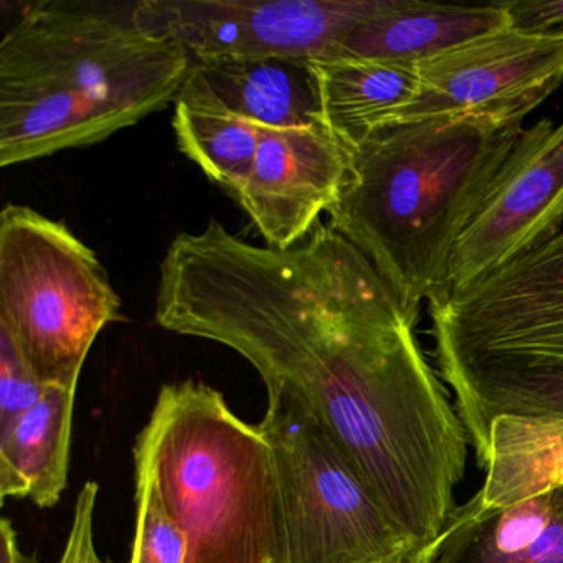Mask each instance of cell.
Segmentation results:
<instances>
[{
	"mask_svg": "<svg viewBox=\"0 0 563 563\" xmlns=\"http://www.w3.org/2000/svg\"><path fill=\"white\" fill-rule=\"evenodd\" d=\"M154 316L242 355L331 433L417 552L437 540L457 507L466 428L421 352L420 316L329 223L288 250L216 219L179 233Z\"/></svg>",
	"mask_w": 563,
	"mask_h": 563,
	"instance_id": "obj_1",
	"label": "cell"
},
{
	"mask_svg": "<svg viewBox=\"0 0 563 563\" xmlns=\"http://www.w3.org/2000/svg\"><path fill=\"white\" fill-rule=\"evenodd\" d=\"M428 302L477 466L563 476V230Z\"/></svg>",
	"mask_w": 563,
	"mask_h": 563,
	"instance_id": "obj_2",
	"label": "cell"
},
{
	"mask_svg": "<svg viewBox=\"0 0 563 563\" xmlns=\"http://www.w3.org/2000/svg\"><path fill=\"white\" fill-rule=\"evenodd\" d=\"M136 4L25 5L0 42V166L93 146L176 103L192 62Z\"/></svg>",
	"mask_w": 563,
	"mask_h": 563,
	"instance_id": "obj_3",
	"label": "cell"
},
{
	"mask_svg": "<svg viewBox=\"0 0 563 563\" xmlns=\"http://www.w3.org/2000/svg\"><path fill=\"white\" fill-rule=\"evenodd\" d=\"M522 131L448 118L382 128L352 147L329 225L420 316Z\"/></svg>",
	"mask_w": 563,
	"mask_h": 563,
	"instance_id": "obj_4",
	"label": "cell"
},
{
	"mask_svg": "<svg viewBox=\"0 0 563 563\" xmlns=\"http://www.w3.org/2000/svg\"><path fill=\"white\" fill-rule=\"evenodd\" d=\"M134 461L189 539L190 563H273L272 450L219 390L197 380L164 385Z\"/></svg>",
	"mask_w": 563,
	"mask_h": 563,
	"instance_id": "obj_5",
	"label": "cell"
},
{
	"mask_svg": "<svg viewBox=\"0 0 563 563\" xmlns=\"http://www.w3.org/2000/svg\"><path fill=\"white\" fill-rule=\"evenodd\" d=\"M121 319V298L87 243L32 207L2 209L0 329L45 385L78 387L98 335Z\"/></svg>",
	"mask_w": 563,
	"mask_h": 563,
	"instance_id": "obj_6",
	"label": "cell"
},
{
	"mask_svg": "<svg viewBox=\"0 0 563 563\" xmlns=\"http://www.w3.org/2000/svg\"><path fill=\"white\" fill-rule=\"evenodd\" d=\"M258 424L276 481L273 563H382L415 550L328 430L285 391Z\"/></svg>",
	"mask_w": 563,
	"mask_h": 563,
	"instance_id": "obj_7",
	"label": "cell"
},
{
	"mask_svg": "<svg viewBox=\"0 0 563 563\" xmlns=\"http://www.w3.org/2000/svg\"><path fill=\"white\" fill-rule=\"evenodd\" d=\"M405 0H141L143 27L179 45L194 64L321 60Z\"/></svg>",
	"mask_w": 563,
	"mask_h": 563,
	"instance_id": "obj_8",
	"label": "cell"
},
{
	"mask_svg": "<svg viewBox=\"0 0 563 563\" xmlns=\"http://www.w3.org/2000/svg\"><path fill=\"white\" fill-rule=\"evenodd\" d=\"M417 71V95L391 124L448 118L522 128L523 118L562 85L563 34L503 29L418 62Z\"/></svg>",
	"mask_w": 563,
	"mask_h": 563,
	"instance_id": "obj_9",
	"label": "cell"
},
{
	"mask_svg": "<svg viewBox=\"0 0 563 563\" xmlns=\"http://www.w3.org/2000/svg\"><path fill=\"white\" fill-rule=\"evenodd\" d=\"M563 124L522 131L451 253L440 292L530 252L563 230ZM434 295V296H437Z\"/></svg>",
	"mask_w": 563,
	"mask_h": 563,
	"instance_id": "obj_10",
	"label": "cell"
},
{
	"mask_svg": "<svg viewBox=\"0 0 563 563\" xmlns=\"http://www.w3.org/2000/svg\"><path fill=\"white\" fill-rule=\"evenodd\" d=\"M349 164L351 150L328 126H260L255 164L236 202L268 249H291L334 206Z\"/></svg>",
	"mask_w": 563,
	"mask_h": 563,
	"instance_id": "obj_11",
	"label": "cell"
},
{
	"mask_svg": "<svg viewBox=\"0 0 563 563\" xmlns=\"http://www.w3.org/2000/svg\"><path fill=\"white\" fill-rule=\"evenodd\" d=\"M420 556V563H563L562 489L503 503H484L477 493Z\"/></svg>",
	"mask_w": 563,
	"mask_h": 563,
	"instance_id": "obj_12",
	"label": "cell"
},
{
	"mask_svg": "<svg viewBox=\"0 0 563 563\" xmlns=\"http://www.w3.org/2000/svg\"><path fill=\"white\" fill-rule=\"evenodd\" d=\"M176 101L273 130L328 126L311 60L194 64Z\"/></svg>",
	"mask_w": 563,
	"mask_h": 563,
	"instance_id": "obj_13",
	"label": "cell"
},
{
	"mask_svg": "<svg viewBox=\"0 0 563 563\" xmlns=\"http://www.w3.org/2000/svg\"><path fill=\"white\" fill-rule=\"evenodd\" d=\"M78 387L48 385L37 405L0 433V496L57 506L68 486Z\"/></svg>",
	"mask_w": 563,
	"mask_h": 563,
	"instance_id": "obj_14",
	"label": "cell"
},
{
	"mask_svg": "<svg viewBox=\"0 0 563 563\" xmlns=\"http://www.w3.org/2000/svg\"><path fill=\"white\" fill-rule=\"evenodd\" d=\"M507 27L509 14L500 4L461 8L405 0L397 11L358 25L345 38L338 57L418 64Z\"/></svg>",
	"mask_w": 563,
	"mask_h": 563,
	"instance_id": "obj_15",
	"label": "cell"
},
{
	"mask_svg": "<svg viewBox=\"0 0 563 563\" xmlns=\"http://www.w3.org/2000/svg\"><path fill=\"white\" fill-rule=\"evenodd\" d=\"M311 67L325 124L349 150L390 126L418 90L417 64L334 57Z\"/></svg>",
	"mask_w": 563,
	"mask_h": 563,
	"instance_id": "obj_16",
	"label": "cell"
},
{
	"mask_svg": "<svg viewBox=\"0 0 563 563\" xmlns=\"http://www.w3.org/2000/svg\"><path fill=\"white\" fill-rule=\"evenodd\" d=\"M174 104L173 128L180 153L239 200L255 164L258 124L184 101Z\"/></svg>",
	"mask_w": 563,
	"mask_h": 563,
	"instance_id": "obj_17",
	"label": "cell"
},
{
	"mask_svg": "<svg viewBox=\"0 0 563 563\" xmlns=\"http://www.w3.org/2000/svg\"><path fill=\"white\" fill-rule=\"evenodd\" d=\"M130 563H190V545L147 477L136 474V530Z\"/></svg>",
	"mask_w": 563,
	"mask_h": 563,
	"instance_id": "obj_18",
	"label": "cell"
},
{
	"mask_svg": "<svg viewBox=\"0 0 563 563\" xmlns=\"http://www.w3.org/2000/svg\"><path fill=\"white\" fill-rule=\"evenodd\" d=\"M47 387L25 361L18 342L0 329V433L37 405Z\"/></svg>",
	"mask_w": 563,
	"mask_h": 563,
	"instance_id": "obj_19",
	"label": "cell"
},
{
	"mask_svg": "<svg viewBox=\"0 0 563 563\" xmlns=\"http://www.w3.org/2000/svg\"><path fill=\"white\" fill-rule=\"evenodd\" d=\"M510 19V27L522 34H563V0H520L500 2Z\"/></svg>",
	"mask_w": 563,
	"mask_h": 563,
	"instance_id": "obj_20",
	"label": "cell"
},
{
	"mask_svg": "<svg viewBox=\"0 0 563 563\" xmlns=\"http://www.w3.org/2000/svg\"><path fill=\"white\" fill-rule=\"evenodd\" d=\"M0 563H37L34 555L21 549L18 530L9 519L0 523Z\"/></svg>",
	"mask_w": 563,
	"mask_h": 563,
	"instance_id": "obj_21",
	"label": "cell"
},
{
	"mask_svg": "<svg viewBox=\"0 0 563 563\" xmlns=\"http://www.w3.org/2000/svg\"><path fill=\"white\" fill-rule=\"evenodd\" d=\"M420 552H417V550H404V552L397 553V555L382 563H420Z\"/></svg>",
	"mask_w": 563,
	"mask_h": 563,
	"instance_id": "obj_22",
	"label": "cell"
},
{
	"mask_svg": "<svg viewBox=\"0 0 563 563\" xmlns=\"http://www.w3.org/2000/svg\"><path fill=\"white\" fill-rule=\"evenodd\" d=\"M58 563H70V562H68L67 556L62 555L60 562H58Z\"/></svg>",
	"mask_w": 563,
	"mask_h": 563,
	"instance_id": "obj_23",
	"label": "cell"
},
{
	"mask_svg": "<svg viewBox=\"0 0 563 563\" xmlns=\"http://www.w3.org/2000/svg\"><path fill=\"white\" fill-rule=\"evenodd\" d=\"M560 489H562V493H563V484H562V486H560Z\"/></svg>",
	"mask_w": 563,
	"mask_h": 563,
	"instance_id": "obj_24",
	"label": "cell"
}]
</instances>
